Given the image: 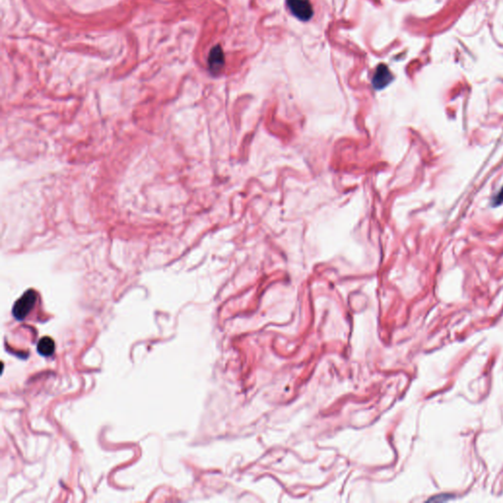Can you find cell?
<instances>
[{
  "mask_svg": "<svg viewBox=\"0 0 503 503\" xmlns=\"http://www.w3.org/2000/svg\"><path fill=\"white\" fill-rule=\"evenodd\" d=\"M287 3L289 9L295 17L302 21L311 19L313 11L309 0H288Z\"/></svg>",
  "mask_w": 503,
  "mask_h": 503,
  "instance_id": "obj_2",
  "label": "cell"
},
{
  "mask_svg": "<svg viewBox=\"0 0 503 503\" xmlns=\"http://www.w3.org/2000/svg\"><path fill=\"white\" fill-rule=\"evenodd\" d=\"M37 294L33 289H29L24 294L17 300L13 306L12 313L14 318L18 321H23L26 319L33 308L36 305Z\"/></svg>",
  "mask_w": 503,
  "mask_h": 503,
  "instance_id": "obj_1",
  "label": "cell"
},
{
  "mask_svg": "<svg viewBox=\"0 0 503 503\" xmlns=\"http://www.w3.org/2000/svg\"><path fill=\"white\" fill-rule=\"evenodd\" d=\"M503 204V187L500 189V191L496 194V196H494V198L492 199V206H498L500 204Z\"/></svg>",
  "mask_w": 503,
  "mask_h": 503,
  "instance_id": "obj_6",
  "label": "cell"
},
{
  "mask_svg": "<svg viewBox=\"0 0 503 503\" xmlns=\"http://www.w3.org/2000/svg\"><path fill=\"white\" fill-rule=\"evenodd\" d=\"M36 350L39 355L44 357H49L54 353L55 343L51 337L45 336L37 342Z\"/></svg>",
  "mask_w": 503,
  "mask_h": 503,
  "instance_id": "obj_5",
  "label": "cell"
},
{
  "mask_svg": "<svg viewBox=\"0 0 503 503\" xmlns=\"http://www.w3.org/2000/svg\"><path fill=\"white\" fill-rule=\"evenodd\" d=\"M209 69L213 73L219 72L224 65V55L222 49L217 46L212 49L208 57Z\"/></svg>",
  "mask_w": 503,
  "mask_h": 503,
  "instance_id": "obj_4",
  "label": "cell"
},
{
  "mask_svg": "<svg viewBox=\"0 0 503 503\" xmlns=\"http://www.w3.org/2000/svg\"><path fill=\"white\" fill-rule=\"evenodd\" d=\"M393 80V75L384 64H380L372 78V86L375 90H382L390 84Z\"/></svg>",
  "mask_w": 503,
  "mask_h": 503,
  "instance_id": "obj_3",
  "label": "cell"
}]
</instances>
